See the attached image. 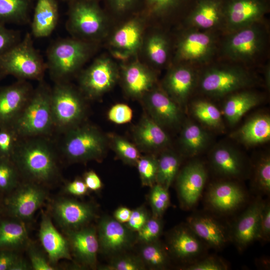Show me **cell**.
<instances>
[{
    "instance_id": "1",
    "label": "cell",
    "mask_w": 270,
    "mask_h": 270,
    "mask_svg": "<svg viewBox=\"0 0 270 270\" xmlns=\"http://www.w3.org/2000/svg\"><path fill=\"white\" fill-rule=\"evenodd\" d=\"M10 160L16 168L35 182H49L57 173L54 152L50 144L42 139L16 142Z\"/></svg>"
},
{
    "instance_id": "2",
    "label": "cell",
    "mask_w": 270,
    "mask_h": 270,
    "mask_svg": "<svg viewBox=\"0 0 270 270\" xmlns=\"http://www.w3.org/2000/svg\"><path fill=\"white\" fill-rule=\"evenodd\" d=\"M54 126L51 90L42 84L32 91L21 111L9 126L16 137L34 138L47 134Z\"/></svg>"
},
{
    "instance_id": "3",
    "label": "cell",
    "mask_w": 270,
    "mask_h": 270,
    "mask_svg": "<svg viewBox=\"0 0 270 270\" xmlns=\"http://www.w3.org/2000/svg\"><path fill=\"white\" fill-rule=\"evenodd\" d=\"M92 46L90 42L74 38H60L50 46L46 68L56 82H65L82 66L90 56Z\"/></svg>"
},
{
    "instance_id": "4",
    "label": "cell",
    "mask_w": 270,
    "mask_h": 270,
    "mask_svg": "<svg viewBox=\"0 0 270 270\" xmlns=\"http://www.w3.org/2000/svg\"><path fill=\"white\" fill-rule=\"evenodd\" d=\"M46 69V63L34 48L30 33L0 55V72L4 76L12 75L20 80H40Z\"/></svg>"
},
{
    "instance_id": "5",
    "label": "cell",
    "mask_w": 270,
    "mask_h": 270,
    "mask_svg": "<svg viewBox=\"0 0 270 270\" xmlns=\"http://www.w3.org/2000/svg\"><path fill=\"white\" fill-rule=\"evenodd\" d=\"M68 3V30L78 39L89 42L104 28L105 13L97 0H72Z\"/></svg>"
},
{
    "instance_id": "6",
    "label": "cell",
    "mask_w": 270,
    "mask_h": 270,
    "mask_svg": "<svg viewBox=\"0 0 270 270\" xmlns=\"http://www.w3.org/2000/svg\"><path fill=\"white\" fill-rule=\"evenodd\" d=\"M63 152L73 161L98 160L106 151V142L95 128L76 126L67 130L63 144Z\"/></svg>"
},
{
    "instance_id": "7",
    "label": "cell",
    "mask_w": 270,
    "mask_h": 270,
    "mask_svg": "<svg viewBox=\"0 0 270 270\" xmlns=\"http://www.w3.org/2000/svg\"><path fill=\"white\" fill-rule=\"evenodd\" d=\"M51 108L54 125L66 131L78 126L85 110L81 96L66 82H56L51 90Z\"/></svg>"
},
{
    "instance_id": "8",
    "label": "cell",
    "mask_w": 270,
    "mask_h": 270,
    "mask_svg": "<svg viewBox=\"0 0 270 270\" xmlns=\"http://www.w3.org/2000/svg\"><path fill=\"white\" fill-rule=\"evenodd\" d=\"M254 82L250 74L242 68H213L204 72L200 78L199 86L206 94L220 98L248 88Z\"/></svg>"
},
{
    "instance_id": "9",
    "label": "cell",
    "mask_w": 270,
    "mask_h": 270,
    "mask_svg": "<svg viewBox=\"0 0 270 270\" xmlns=\"http://www.w3.org/2000/svg\"><path fill=\"white\" fill-rule=\"evenodd\" d=\"M269 10V0H224V21L230 32L260 22Z\"/></svg>"
},
{
    "instance_id": "10",
    "label": "cell",
    "mask_w": 270,
    "mask_h": 270,
    "mask_svg": "<svg viewBox=\"0 0 270 270\" xmlns=\"http://www.w3.org/2000/svg\"><path fill=\"white\" fill-rule=\"evenodd\" d=\"M230 33L224 45V50L232 60H248L263 46L264 35L256 24Z\"/></svg>"
},
{
    "instance_id": "11",
    "label": "cell",
    "mask_w": 270,
    "mask_h": 270,
    "mask_svg": "<svg viewBox=\"0 0 270 270\" xmlns=\"http://www.w3.org/2000/svg\"><path fill=\"white\" fill-rule=\"evenodd\" d=\"M117 72L114 64L106 58L96 60L81 74L80 88L89 98H96L110 90L115 84Z\"/></svg>"
},
{
    "instance_id": "12",
    "label": "cell",
    "mask_w": 270,
    "mask_h": 270,
    "mask_svg": "<svg viewBox=\"0 0 270 270\" xmlns=\"http://www.w3.org/2000/svg\"><path fill=\"white\" fill-rule=\"evenodd\" d=\"M207 179V171L200 160L191 161L186 165L177 177V188L185 208L194 206L202 192Z\"/></svg>"
},
{
    "instance_id": "13",
    "label": "cell",
    "mask_w": 270,
    "mask_h": 270,
    "mask_svg": "<svg viewBox=\"0 0 270 270\" xmlns=\"http://www.w3.org/2000/svg\"><path fill=\"white\" fill-rule=\"evenodd\" d=\"M246 199V194L242 187L230 180L211 184L206 196L209 208L223 214L236 210L245 202Z\"/></svg>"
},
{
    "instance_id": "14",
    "label": "cell",
    "mask_w": 270,
    "mask_h": 270,
    "mask_svg": "<svg viewBox=\"0 0 270 270\" xmlns=\"http://www.w3.org/2000/svg\"><path fill=\"white\" fill-rule=\"evenodd\" d=\"M46 197V192L42 188L34 184H26L8 198L7 208L14 217L28 220L40 207Z\"/></svg>"
},
{
    "instance_id": "15",
    "label": "cell",
    "mask_w": 270,
    "mask_h": 270,
    "mask_svg": "<svg viewBox=\"0 0 270 270\" xmlns=\"http://www.w3.org/2000/svg\"><path fill=\"white\" fill-rule=\"evenodd\" d=\"M52 212L56 222L66 230L80 228L94 215L90 205L68 198L56 201L53 204Z\"/></svg>"
},
{
    "instance_id": "16",
    "label": "cell",
    "mask_w": 270,
    "mask_h": 270,
    "mask_svg": "<svg viewBox=\"0 0 270 270\" xmlns=\"http://www.w3.org/2000/svg\"><path fill=\"white\" fill-rule=\"evenodd\" d=\"M32 90L25 80L0 88V128L9 126L28 99Z\"/></svg>"
},
{
    "instance_id": "17",
    "label": "cell",
    "mask_w": 270,
    "mask_h": 270,
    "mask_svg": "<svg viewBox=\"0 0 270 270\" xmlns=\"http://www.w3.org/2000/svg\"><path fill=\"white\" fill-rule=\"evenodd\" d=\"M145 104L150 118L162 127H172L180 122V106L166 92L160 90H150L146 97Z\"/></svg>"
},
{
    "instance_id": "18",
    "label": "cell",
    "mask_w": 270,
    "mask_h": 270,
    "mask_svg": "<svg viewBox=\"0 0 270 270\" xmlns=\"http://www.w3.org/2000/svg\"><path fill=\"white\" fill-rule=\"evenodd\" d=\"M210 160L216 173L228 179L242 177L246 170L244 157L236 150L226 144H220L212 150Z\"/></svg>"
},
{
    "instance_id": "19",
    "label": "cell",
    "mask_w": 270,
    "mask_h": 270,
    "mask_svg": "<svg viewBox=\"0 0 270 270\" xmlns=\"http://www.w3.org/2000/svg\"><path fill=\"white\" fill-rule=\"evenodd\" d=\"M187 224L206 246L212 248L220 249L230 240L226 228L210 215L194 214L188 218Z\"/></svg>"
},
{
    "instance_id": "20",
    "label": "cell",
    "mask_w": 270,
    "mask_h": 270,
    "mask_svg": "<svg viewBox=\"0 0 270 270\" xmlns=\"http://www.w3.org/2000/svg\"><path fill=\"white\" fill-rule=\"evenodd\" d=\"M214 45V38L210 34L192 31L184 35L180 41L178 55L182 60L201 62L210 57Z\"/></svg>"
},
{
    "instance_id": "21",
    "label": "cell",
    "mask_w": 270,
    "mask_h": 270,
    "mask_svg": "<svg viewBox=\"0 0 270 270\" xmlns=\"http://www.w3.org/2000/svg\"><path fill=\"white\" fill-rule=\"evenodd\" d=\"M126 226L116 220L106 217L98 225V240L102 250L114 253L128 247L132 242V235Z\"/></svg>"
},
{
    "instance_id": "22",
    "label": "cell",
    "mask_w": 270,
    "mask_h": 270,
    "mask_svg": "<svg viewBox=\"0 0 270 270\" xmlns=\"http://www.w3.org/2000/svg\"><path fill=\"white\" fill-rule=\"evenodd\" d=\"M168 244L174 256L191 262L203 253L206 246L188 224L173 231Z\"/></svg>"
},
{
    "instance_id": "23",
    "label": "cell",
    "mask_w": 270,
    "mask_h": 270,
    "mask_svg": "<svg viewBox=\"0 0 270 270\" xmlns=\"http://www.w3.org/2000/svg\"><path fill=\"white\" fill-rule=\"evenodd\" d=\"M66 232L69 246L76 258L83 264L94 266L100 246L96 230L88 227Z\"/></svg>"
},
{
    "instance_id": "24",
    "label": "cell",
    "mask_w": 270,
    "mask_h": 270,
    "mask_svg": "<svg viewBox=\"0 0 270 270\" xmlns=\"http://www.w3.org/2000/svg\"><path fill=\"white\" fill-rule=\"evenodd\" d=\"M264 202L257 200L252 204L238 220L232 237L240 250H243L258 240L260 214Z\"/></svg>"
},
{
    "instance_id": "25",
    "label": "cell",
    "mask_w": 270,
    "mask_h": 270,
    "mask_svg": "<svg viewBox=\"0 0 270 270\" xmlns=\"http://www.w3.org/2000/svg\"><path fill=\"white\" fill-rule=\"evenodd\" d=\"M39 238L51 264L62 259L71 260L68 240L57 230L50 218L46 214L42 216Z\"/></svg>"
},
{
    "instance_id": "26",
    "label": "cell",
    "mask_w": 270,
    "mask_h": 270,
    "mask_svg": "<svg viewBox=\"0 0 270 270\" xmlns=\"http://www.w3.org/2000/svg\"><path fill=\"white\" fill-rule=\"evenodd\" d=\"M196 82L194 71L190 68L180 66L172 70L164 82L166 93L179 106H184Z\"/></svg>"
},
{
    "instance_id": "27",
    "label": "cell",
    "mask_w": 270,
    "mask_h": 270,
    "mask_svg": "<svg viewBox=\"0 0 270 270\" xmlns=\"http://www.w3.org/2000/svg\"><path fill=\"white\" fill-rule=\"evenodd\" d=\"M232 136L246 146L266 143L270 140V116L266 114H256L248 120Z\"/></svg>"
},
{
    "instance_id": "28",
    "label": "cell",
    "mask_w": 270,
    "mask_h": 270,
    "mask_svg": "<svg viewBox=\"0 0 270 270\" xmlns=\"http://www.w3.org/2000/svg\"><path fill=\"white\" fill-rule=\"evenodd\" d=\"M188 14L192 26L204 30L213 28L224 21V0H196Z\"/></svg>"
},
{
    "instance_id": "29",
    "label": "cell",
    "mask_w": 270,
    "mask_h": 270,
    "mask_svg": "<svg viewBox=\"0 0 270 270\" xmlns=\"http://www.w3.org/2000/svg\"><path fill=\"white\" fill-rule=\"evenodd\" d=\"M58 15L56 0H36L32 22V36L37 38L50 36L57 25Z\"/></svg>"
},
{
    "instance_id": "30",
    "label": "cell",
    "mask_w": 270,
    "mask_h": 270,
    "mask_svg": "<svg viewBox=\"0 0 270 270\" xmlns=\"http://www.w3.org/2000/svg\"><path fill=\"white\" fill-rule=\"evenodd\" d=\"M262 100L261 96L255 92L237 91L227 97L222 106V114L230 125H234L246 113L259 104Z\"/></svg>"
},
{
    "instance_id": "31",
    "label": "cell",
    "mask_w": 270,
    "mask_h": 270,
    "mask_svg": "<svg viewBox=\"0 0 270 270\" xmlns=\"http://www.w3.org/2000/svg\"><path fill=\"white\" fill-rule=\"evenodd\" d=\"M134 136L140 147L148 150L163 148L170 142L169 137L162 127L152 118L147 116L143 118L136 127Z\"/></svg>"
},
{
    "instance_id": "32",
    "label": "cell",
    "mask_w": 270,
    "mask_h": 270,
    "mask_svg": "<svg viewBox=\"0 0 270 270\" xmlns=\"http://www.w3.org/2000/svg\"><path fill=\"white\" fill-rule=\"evenodd\" d=\"M123 80L127 92L134 97L147 94L154 82V75L139 64H131L124 70Z\"/></svg>"
},
{
    "instance_id": "33",
    "label": "cell",
    "mask_w": 270,
    "mask_h": 270,
    "mask_svg": "<svg viewBox=\"0 0 270 270\" xmlns=\"http://www.w3.org/2000/svg\"><path fill=\"white\" fill-rule=\"evenodd\" d=\"M210 140L208 132L200 124L188 120L183 126L180 144L186 155L194 156L206 148Z\"/></svg>"
},
{
    "instance_id": "34",
    "label": "cell",
    "mask_w": 270,
    "mask_h": 270,
    "mask_svg": "<svg viewBox=\"0 0 270 270\" xmlns=\"http://www.w3.org/2000/svg\"><path fill=\"white\" fill-rule=\"evenodd\" d=\"M33 0H0V24H23L29 19Z\"/></svg>"
},
{
    "instance_id": "35",
    "label": "cell",
    "mask_w": 270,
    "mask_h": 270,
    "mask_svg": "<svg viewBox=\"0 0 270 270\" xmlns=\"http://www.w3.org/2000/svg\"><path fill=\"white\" fill-rule=\"evenodd\" d=\"M191 111L193 116L204 126L218 130L224 128L222 113L212 102L204 100H195L192 104Z\"/></svg>"
},
{
    "instance_id": "36",
    "label": "cell",
    "mask_w": 270,
    "mask_h": 270,
    "mask_svg": "<svg viewBox=\"0 0 270 270\" xmlns=\"http://www.w3.org/2000/svg\"><path fill=\"white\" fill-rule=\"evenodd\" d=\"M144 12L148 15L162 17L178 12H188L196 0H144Z\"/></svg>"
},
{
    "instance_id": "37",
    "label": "cell",
    "mask_w": 270,
    "mask_h": 270,
    "mask_svg": "<svg viewBox=\"0 0 270 270\" xmlns=\"http://www.w3.org/2000/svg\"><path fill=\"white\" fill-rule=\"evenodd\" d=\"M136 20H130L120 28L112 38L113 45L126 52L134 51L140 42L142 31Z\"/></svg>"
},
{
    "instance_id": "38",
    "label": "cell",
    "mask_w": 270,
    "mask_h": 270,
    "mask_svg": "<svg viewBox=\"0 0 270 270\" xmlns=\"http://www.w3.org/2000/svg\"><path fill=\"white\" fill-rule=\"evenodd\" d=\"M180 164V156L174 152L166 150L158 158L156 184L168 190L176 176Z\"/></svg>"
},
{
    "instance_id": "39",
    "label": "cell",
    "mask_w": 270,
    "mask_h": 270,
    "mask_svg": "<svg viewBox=\"0 0 270 270\" xmlns=\"http://www.w3.org/2000/svg\"><path fill=\"white\" fill-rule=\"evenodd\" d=\"M28 234L25 227L17 222H0V249L17 248L26 242Z\"/></svg>"
},
{
    "instance_id": "40",
    "label": "cell",
    "mask_w": 270,
    "mask_h": 270,
    "mask_svg": "<svg viewBox=\"0 0 270 270\" xmlns=\"http://www.w3.org/2000/svg\"><path fill=\"white\" fill-rule=\"evenodd\" d=\"M144 264L154 269L164 268L168 263V257L160 244L156 241L146 243L140 250Z\"/></svg>"
},
{
    "instance_id": "41",
    "label": "cell",
    "mask_w": 270,
    "mask_h": 270,
    "mask_svg": "<svg viewBox=\"0 0 270 270\" xmlns=\"http://www.w3.org/2000/svg\"><path fill=\"white\" fill-rule=\"evenodd\" d=\"M253 186L256 190L263 194L270 192V157L262 156L257 162L254 170Z\"/></svg>"
},
{
    "instance_id": "42",
    "label": "cell",
    "mask_w": 270,
    "mask_h": 270,
    "mask_svg": "<svg viewBox=\"0 0 270 270\" xmlns=\"http://www.w3.org/2000/svg\"><path fill=\"white\" fill-rule=\"evenodd\" d=\"M112 146L118 156L124 162L134 165L140 158L136 147L126 138L118 136L112 138Z\"/></svg>"
},
{
    "instance_id": "43",
    "label": "cell",
    "mask_w": 270,
    "mask_h": 270,
    "mask_svg": "<svg viewBox=\"0 0 270 270\" xmlns=\"http://www.w3.org/2000/svg\"><path fill=\"white\" fill-rule=\"evenodd\" d=\"M146 51L149 58L154 64L162 65L166 62L168 56L167 41L160 35L152 36L148 40Z\"/></svg>"
},
{
    "instance_id": "44",
    "label": "cell",
    "mask_w": 270,
    "mask_h": 270,
    "mask_svg": "<svg viewBox=\"0 0 270 270\" xmlns=\"http://www.w3.org/2000/svg\"><path fill=\"white\" fill-rule=\"evenodd\" d=\"M136 165L143 186L152 187L156 184L157 158L154 156L140 157Z\"/></svg>"
},
{
    "instance_id": "45",
    "label": "cell",
    "mask_w": 270,
    "mask_h": 270,
    "mask_svg": "<svg viewBox=\"0 0 270 270\" xmlns=\"http://www.w3.org/2000/svg\"><path fill=\"white\" fill-rule=\"evenodd\" d=\"M149 200L153 217L160 218L170 204L168 190L159 184H155L152 186Z\"/></svg>"
},
{
    "instance_id": "46",
    "label": "cell",
    "mask_w": 270,
    "mask_h": 270,
    "mask_svg": "<svg viewBox=\"0 0 270 270\" xmlns=\"http://www.w3.org/2000/svg\"><path fill=\"white\" fill-rule=\"evenodd\" d=\"M18 183L17 168L10 158H0V190L8 191Z\"/></svg>"
},
{
    "instance_id": "47",
    "label": "cell",
    "mask_w": 270,
    "mask_h": 270,
    "mask_svg": "<svg viewBox=\"0 0 270 270\" xmlns=\"http://www.w3.org/2000/svg\"><path fill=\"white\" fill-rule=\"evenodd\" d=\"M106 8L114 14L122 16L132 12L139 8L144 10V0H104Z\"/></svg>"
},
{
    "instance_id": "48",
    "label": "cell",
    "mask_w": 270,
    "mask_h": 270,
    "mask_svg": "<svg viewBox=\"0 0 270 270\" xmlns=\"http://www.w3.org/2000/svg\"><path fill=\"white\" fill-rule=\"evenodd\" d=\"M162 229V224L159 218H149L143 226L138 232V240L149 243L156 241L160 236Z\"/></svg>"
},
{
    "instance_id": "49",
    "label": "cell",
    "mask_w": 270,
    "mask_h": 270,
    "mask_svg": "<svg viewBox=\"0 0 270 270\" xmlns=\"http://www.w3.org/2000/svg\"><path fill=\"white\" fill-rule=\"evenodd\" d=\"M103 270H141L144 268L141 258L124 256L116 258L110 264L100 268Z\"/></svg>"
},
{
    "instance_id": "50",
    "label": "cell",
    "mask_w": 270,
    "mask_h": 270,
    "mask_svg": "<svg viewBox=\"0 0 270 270\" xmlns=\"http://www.w3.org/2000/svg\"><path fill=\"white\" fill-rule=\"evenodd\" d=\"M228 268L227 264L216 256H209L195 260L184 267L187 270H226Z\"/></svg>"
},
{
    "instance_id": "51",
    "label": "cell",
    "mask_w": 270,
    "mask_h": 270,
    "mask_svg": "<svg viewBox=\"0 0 270 270\" xmlns=\"http://www.w3.org/2000/svg\"><path fill=\"white\" fill-rule=\"evenodd\" d=\"M16 138L10 126L0 128V158L10 159Z\"/></svg>"
},
{
    "instance_id": "52",
    "label": "cell",
    "mask_w": 270,
    "mask_h": 270,
    "mask_svg": "<svg viewBox=\"0 0 270 270\" xmlns=\"http://www.w3.org/2000/svg\"><path fill=\"white\" fill-rule=\"evenodd\" d=\"M132 118V111L126 104H117L112 106L108 112V118L116 124L129 122Z\"/></svg>"
},
{
    "instance_id": "53",
    "label": "cell",
    "mask_w": 270,
    "mask_h": 270,
    "mask_svg": "<svg viewBox=\"0 0 270 270\" xmlns=\"http://www.w3.org/2000/svg\"><path fill=\"white\" fill-rule=\"evenodd\" d=\"M21 40L18 31L6 28L0 24V55L2 54Z\"/></svg>"
},
{
    "instance_id": "54",
    "label": "cell",
    "mask_w": 270,
    "mask_h": 270,
    "mask_svg": "<svg viewBox=\"0 0 270 270\" xmlns=\"http://www.w3.org/2000/svg\"><path fill=\"white\" fill-rule=\"evenodd\" d=\"M270 238V204L264 202L261 210L258 227V240L268 241Z\"/></svg>"
},
{
    "instance_id": "55",
    "label": "cell",
    "mask_w": 270,
    "mask_h": 270,
    "mask_svg": "<svg viewBox=\"0 0 270 270\" xmlns=\"http://www.w3.org/2000/svg\"><path fill=\"white\" fill-rule=\"evenodd\" d=\"M31 268L34 270H54V267L41 252L34 248L28 250Z\"/></svg>"
},
{
    "instance_id": "56",
    "label": "cell",
    "mask_w": 270,
    "mask_h": 270,
    "mask_svg": "<svg viewBox=\"0 0 270 270\" xmlns=\"http://www.w3.org/2000/svg\"><path fill=\"white\" fill-rule=\"evenodd\" d=\"M148 218L146 212L143 208H138L132 210L130 218L126 222V226L132 231L138 232Z\"/></svg>"
},
{
    "instance_id": "57",
    "label": "cell",
    "mask_w": 270,
    "mask_h": 270,
    "mask_svg": "<svg viewBox=\"0 0 270 270\" xmlns=\"http://www.w3.org/2000/svg\"><path fill=\"white\" fill-rule=\"evenodd\" d=\"M18 258L10 250L0 249V270H10Z\"/></svg>"
},
{
    "instance_id": "58",
    "label": "cell",
    "mask_w": 270,
    "mask_h": 270,
    "mask_svg": "<svg viewBox=\"0 0 270 270\" xmlns=\"http://www.w3.org/2000/svg\"><path fill=\"white\" fill-rule=\"evenodd\" d=\"M65 189L66 192L76 196L85 194L88 190L84 181L80 179H76L68 183Z\"/></svg>"
},
{
    "instance_id": "59",
    "label": "cell",
    "mask_w": 270,
    "mask_h": 270,
    "mask_svg": "<svg viewBox=\"0 0 270 270\" xmlns=\"http://www.w3.org/2000/svg\"><path fill=\"white\" fill-rule=\"evenodd\" d=\"M84 181L88 189L96 191L102 187V182L98 176L94 171L86 172L84 176Z\"/></svg>"
},
{
    "instance_id": "60",
    "label": "cell",
    "mask_w": 270,
    "mask_h": 270,
    "mask_svg": "<svg viewBox=\"0 0 270 270\" xmlns=\"http://www.w3.org/2000/svg\"><path fill=\"white\" fill-rule=\"evenodd\" d=\"M132 210L128 208L122 206L118 208L114 212V218L123 224L126 223L131 214Z\"/></svg>"
},
{
    "instance_id": "61",
    "label": "cell",
    "mask_w": 270,
    "mask_h": 270,
    "mask_svg": "<svg viewBox=\"0 0 270 270\" xmlns=\"http://www.w3.org/2000/svg\"><path fill=\"white\" fill-rule=\"evenodd\" d=\"M30 268L31 266L26 260L18 257L10 270H28Z\"/></svg>"
},
{
    "instance_id": "62",
    "label": "cell",
    "mask_w": 270,
    "mask_h": 270,
    "mask_svg": "<svg viewBox=\"0 0 270 270\" xmlns=\"http://www.w3.org/2000/svg\"><path fill=\"white\" fill-rule=\"evenodd\" d=\"M270 66H267L265 72V81L267 87H270Z\"/></svg>"
},
{
    "instance_id": "63",
    "label": "cell",
    "mask_w": 270,
    "mask_h": 270,
    "mask_svg": "<svg viewBox=\"0 0 270 270\" xmlns=\"http://www.w3.org/2000/svg\"><path fill=\"white\" fill-rule=\"evenodd\" d=\"M4 76V75L0 72V80H1V79Z\"/></svg>"
},
{
    "instance_id": "64",
    "label": "cell",
    "mask_w": 270,
    "mask_h": 270,
    "mask_svg": "<svg viewBox=\"0 0 270 270\" xmlns=\"http://www.w3.org/2000/svg\"><path fill=\"white\" fill-rule=\"evenodd\" d=\"M64 0V1H66V2H70V1H71V0Z\"/></svg>"
}]
</instances>
